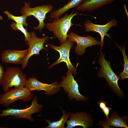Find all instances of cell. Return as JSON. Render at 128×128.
<instances>
[{"label":"cell","mask_w":128,"mask_h":128,"mask_svg":"<svg viewBox=\"0 0 128 128\" xmlns=\"http://www.w3.org/2000/svg\"><path fill=\"white\" fill-rule=\"evenodd\" d=\"M105 56L103 52L100 51L98 62L101 67L97 74V75L99 78H105L111 91L120 99H123L125 97V94L118 85V81L120 78L113 72L111 67L110 61H107L105 59Z\"/></svg>","instance_id":"1"},{"label":"cell","mask_w":128,"mask_h":128,"mask_svg":"<svg viewBox=\"0 0 128 128\" xmlns=\"http://www.w3.org/2000/svg\"><path fill=\"white\" fill-rule=\"evenodd\" d=\"M74 10L69 14L66 13L61 18L53 20L52 22L46 23V28L52 32L55 37L58 38L61 45L67 39L68 32L71 27L74 25L72 20L76 15L79 14Z\"/></svg>","instance_id":"2"},{"label":"cell","mask_w":128,"mask_h":128,"mask_svg":"<svg viewBox=\"0 0 128 128\" xmlns=\"http://www.w3.org/2000/svg\"><path fill=\"white\" fill-rule=\"evenodd\" d=\"M27 76L19 68L16 67H9L5 72L2 83L4 92L14 87L19 88L25 87Z\"/></svg>","instance_id":"3"},{"label":"cell","mask_w":128,"mask_h":128,"mask_svg":"<svg viewBox=\"0 0 128 128\" xmlns=\"http://www.w3.org/2000/svg\"><path fill=\"white\" fill-rule=\"evenodd\" d=\"M43 107V105L38 103L37 97L35 96L33 97L31 105L29 107L24 109L9 108L2 110L0 113V117L10 116L17 119H25L33 122L34 119L32 115L40 112Z\"/></svg>","instance_id":"4"},{"label":"cell","mask_w":128,"mask_h":128,"mask_svg":"<svg viewBox=\"0 0 128 128\" xmlns=\"http://www.w3.org/2000/svg\"><path fill=\"white\" fill-rule=\"evenodd\" d=\"M24 3L25 5L21 10L22 15H26L27 17L31 15H33L39 22L38 26L33 27L34 29L39 30L42 32L43 29L46 26V23H44V21L46 18V15L47 13L52 11L53 6L49 4L31 8L30 3L25 2Z\"/></svg>","instance_id":"5"},{"label":"cell","mask_w":128,"mask_h":128,"mask_svg":"<svg viewBox=\"0 0 128 128\" xmlns=\"http://www.w3.org/2000/svg\"><path fill=\"white\" fill-rule=\"evenodd\" d=\"M33 97L31 92L26 87H14L0 95V104L8 107L18 100L25 102L30 101Z\"/></svg>","instance_id":"6"},{"label":"cell","mask_w":128,"mask_h":128,"mask_svg":"<svg viewBox=\"0 0 128 128\" xmlns=\"http://www.w3.org/2000/svg\"><path fill=\"white\" fill-rule=\"evenodd\" d=\"M59 86L62 87L65 93H67L68 97L70 100L74 99L77 101H84L89 99L80 93L78 84L74 79L72 73L69 70L66 72V76H63L62 77Z\"/></svg>","instance_id":"7"},{"label":"cell","mask_w":128,"mask_h":128,"mask_svg":"<svg viewBox=\"0 0 128 128\" xmlns=\"http://www.w3.org/2000/svg\"><path fill=\"white\" fill-rule=\"evenodd\" d=\"M74 42L67 39L64 42L59 46H56L53 44L48 45L49 47L58 51L60 55L58 60L49 66V69L51 68L54 65L60 63L64 62L66 64L68 70L71 71L73 74L75 75L76 68H75L71 63L69 57L70 50L74 46Z\"/></svg>","instance_id":"8"},{"label":"cell","mask_w":128,"mask_h":128,"mask_svg":"<svg viewBox=\"0 0 128 128\" xmlns=\"http://www.w3.org/2000/svg\"><path fill=\"white\" fill-rule=\"evenodd\" d=\"M67 39L76 43L75 52L79 55L83 54L86 52L85 49L87 47L95 45H101L100 41L96 40L95 38L91 35L82 37L71 31L68 34Z\"/></svg>","instance_id":"9"},{"label":"cell","mask_w":128,"mask_h":128,"mask_svg":"<svg viewBox=\"0 0 128 128\" xmlns=\"http://www.w3.org/2000/svg\"><path fill=\"white\" fill-rule=\"evenodd\" d=\"M25 86L31 92L35 90H44L45 94L48 96L55 95L61 89L59 83L57 81L48 84L42 83L34 77H30L27 79Z\"/></svg>","instance_id":"10"},{"label":"cell","mask_w":128,"mask_h":128,"mask_svg":"<svg viewBox=\"0 0 128 128\" xmlns=\"http://www.w3.org/2000/svg\"><path fill=\"white\" fill-rule=\"evenodd\" d=\"M31 34V42L26 43L28 46V52L21 64L22 69H24L27 66L29 60L32 56L34 55H39L40 51L43 49L47 50L44 47V44L49 40V38L48 36L40 38L36 36L34 31L32 32Z\"/></svg>","instance_id":"11"},{"label":"cell","mask_w":128,"mask_h":128,"mask_svg":"<svg viewBox=\"0 0 128 128\" xmlns=\"http://www.w3.org/2000/svg\"><path fill=\"white\" fill-rule=\"evenodd\" d=\"M69 120L66 121V128H72L78 126L88 128L93 125L92 116L86 112L69 113Z\"/></svg>","instance_id":"12"},{"label":"cell","mask_w":128,"mask_h":128,"mask_svg":"<svg viewBox=\"0 0 128 128\" xmlns=\"http://www.w3.org/2000/svg\"><path fill=\"white\" fill-rule=\"evenodd\" d=\"M118 23L114 18L111 20L109 22L104 25L95 24L92 23L89 19H87L84 23L85 31L86 32H95L99 33L101 37L100 41L101 47L100 50L103 48L104 45V40L105 36L110 38L109 35L108 34V31L112 27L117 26Z\"/></svg>","instance_id":"13"},{"label":"cell","mask_w":128,"mask_h":128,"mask_svg":"<svg viewBox=\"0 0 128 128\" xmlns=\"http://www.w3.org/2000/svg\"><path fill=\"white\" fill-rule=\"evenodd\" d=\"M28 51V48L22 50H4L1 54L2 61L6 63L22 64L27 56Z\"/></svg>","instance_id":"14"},{"label":"cell","mask_w":128,"mask_h":128,"mask_svg":"<svg viewBox=\"0 0 128 128\" xmlns=\"http://www.w3.org/2000/svg\"><path fill=\"white\" fill-rule=\"evenodd\" d=\"M128 119L125 116L120 117L115 111H113L109 119L106 121L100 120L98 124L104 128H110V127L128 128L127 124Z\"/></svg>","instance_id":"15"},{"label":"cell","mask_w":128,"mask_h":128,"mask_svg":"<svg viewBox=\"0 0 128 128\" xmlns=\"http://www.w3.org/2000/svg\"><path fill=\"white\" fill-rule=\"evenodd\" d=\"M115 0H85L77 7L79 11L91 12L99 9L103 6L110 4Z\"/></svg>","instance_id":"16"},{"label":"cell","mask_w":128,"mask_h":128,"mask_svg":"<svg viewBox=\"0 0 128 128\" xmlns=\"http://www.w3.org/2000/svg\"><path fill=\"white\" fill-rule=\"evenodd\" d=\"M85 0H70L61 8L53 10L50 15V18L53 20L60 18L66 12L72 8L77 7Z\"/></svg>","instance_id":"17"},{"label":"cell","mask_w":128,"mask_h":128,"mask_svg":"<svg viewBox=\"0 0 128 128\" xmlns=\"http://www.w3.org/2000/svg\"><path fill=\"white\" fill-rule=\"evenodd\" d=\"M117 47L121 51L123 57V71L120 73L119 75L121 80L128 78V58L125 52V46L126 43L122 46H119L116 42H114Z\"/></svg>","instance_id":"18"},{"label":"cell","mask_w":128,"mask_h":128,"mask_svg":"<svg viewBox=\"0 0 128 128\" xmlns=\"http://www.w3.org/2000/svg\"><path fill=\"white\" fill-rule=\"evenodd\" d=\"M62 114L60 119L58 121L51 122L48 120H46L48 124L45 128H64V124L69 117V113L64 110H62Z\"/></svg>","instance_id":"19"},{"label":"cell","mask_w":128,"mask_h":128,"mask_svg":"<svg viewBox=\"0 0 128 128\" xmlns=\"http://www.w3.org/2000/svg\"><path fill=\"white\" fill-rule=\"evenodd\" d=\"M8 16L9 19H11L15 21L16 23L24 26L27 28L28 24L26 20L27 17L26 15H22L20 16H16L11 14L8 11H6L4 12Z\"/></svg>","instance_id":"20"},{"label":"cell","mask_w":128,"mask_h":128,"mask_svg":"<svg viewBox=\"0 0 128 128\" xmlns=\"http://www.w3.org/2000/svg\"><path fill=\"white\" fill-rule=\"evenodd\" d=\"M11 27L13 30H19L24 34L25 37V41L27 42V43L31 42V33L28 32L27 28H24L23 25L13 22L11 24Z\"/></svg>","instance_id":"21"},{"label":"cell","mask_w":128,"mask_h":128,"mask_svg":"<svg viewBox=\"0 0 128 128\" xmlns=\"http://www.w3.org/2000/svg\"><path fill=\"white\" fill-rule=\"evenodd\" d=\"M112 109L111 108L106 106L105 108L101 110L105 115L106 120H107L109 118V113L110 111Z\"/></svg>","instance_id":"22"},{"label":"cell","mask_w":128,"mask_h":128,"mask_svg":"<svg viewBox=\"0 0 128 128\" xmlns=\"http://www.w3.org/2000/svg\"><path fill=\"white\" fill-rule=\"evenodd\" d=\"M98 105L101 110H102L106 106L107 104L105 101H104L103 100H99L97 103Z\"/></svg>","instance_id":"23"},{"label":"cell","mask_w":128,"mask_h":128,"mask_svg":"<svg viewBox=\"0 0 128 128\" xmlns=\"http://www.w3.org/2000/svg\"><path fill=\"white\" fill-rule=\"evenodd\" d=\"M4 73L3 66L1 64H0V84H2Z\"/></svg>","instance_id":"24"},{"label":"cell","mask_w":128,"mask_h":128,"mask_svg":"<svg viewBox=\"0 0 128 128\" xmlns=\"http://www.w3.org/2000/svg\"><path fill=\"white\" fill-rule=\"evenodd\" d=\"M3 19V18L2 17V16L0 15V20H2Z\"/></svg>","instance_id":"25"},{"label":"cell","mask_w":128,"mask_h":128,"mask_svg":"<svg viewBox=\"0 0 128 128\" xmlns=\"http://www.w3.org/2000/svg\"><path fill=\"white\" fill-rule=\"evenodd\" d=\"M41 0V1H43L44 0Z\"/></svg>","instance_id":"26"}]
</instances>
